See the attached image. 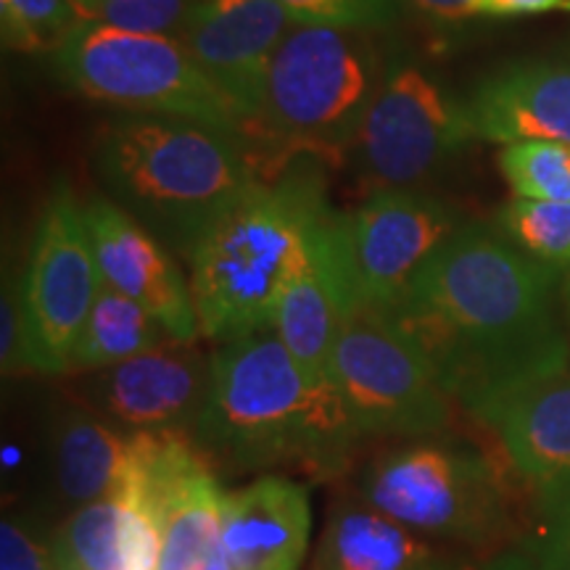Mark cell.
<instances>
[{"label":"cell","mask_w":570,"mask_h":570,"mask_svg":"<svg viewBox=\"0 0 570 570\" xmlns=\"http://www.w3.org/2000/svg\"><path fill=\"white\" fill-rule=\"evenodd\" d=\"M428 17L446 21V24H460V21L479 19L475 13V0H412Z\"/></svg>","instance_id":"33"},{"label":"cell","mask_w":570,"mask_h":570,"mask_svg":"<svg viewBox=\"0 0 570 570\" xmlns=\"http://www.w3.org/2000/svg\"><path fill=\"white\" fill-rule=\"evenodd\" d=\"M80 21L69 0H0V32L11 51L51 56Z\"/></svg>","instance_id":"26"},{"label":"cell","mask_w":570,"mask_h":570,"mask_svg":"<svg viewBox=\"0 0 570 570\" xmlns=\"http://www.w3.org/2000/svg\"><path fill=\"white\" fill-rule=\"evenodd\" d=\"M198 0H98L90 21L127 32L177 38Z\"/></svg>","instance_id":"29"},{"label":"cell","mask_w":570,"mask_h":570,"mask_svg":"<svg viewBox=\"0 0 570 570\" xmlns=\"http://www.w3.org/2000/svg\"><path fill=\"white\" fill-rule=\"evenodd\" d=\"M499 173L515 198L570 202V142H510L499 151Z\"/></svg>","instance_id":"25"},{"label":"cell","mask_w":570,"mask_h":570,"mask_svg":"<svg viewBox=\"0 0 570 570\" xmlns=\"http://www.w3.org/2000/svg\"><path fill=\"white\" fill-rule=\"evenodd\" d=\"M135 433L82 402H63L48 420V465L56 494L71 510L125 494L132 479Z\"/></svg>","instance_id":"19"},{"label":"cell","mask_w":570,"mask_h":570,"mask_svg":"<svg viewBox=\"0 0 570 570\" xmlns=\"http://www.w3.org/2000/svg\"><path fill=\"white\" fill-rule=\"evenodd\" d=\"M460 227L458 209L423 190H377L346 214L327 209L317 223V244L344 315L394 304Z\"/></svg>","instance_id":"8"},{"label":"cell","mask_w":570,"mask_h":570,"mask_svg":"<svg viewBox=\"0 0 570 570\" xmlns=\"http://www.w3.org/2000/svg\"><path fill=\"white\" fill-rule=\"evenodd\" d=\"M19 283L38 370L67 375L71 348L104 281L85 206L63 180L42 206Z\"/></svg>","instance_id":"11"},{"label":"cell","mask_w":570,"mask_h":570,"mask_svg":"<svg viewBox=\"0 0 570 570\" xmlns=\"http://www.w3.org/2000/svg\"><path fill=\"white\" fill-rule=\"evenodd\" d=\"M85 219L104 285L146 306L177 341L202 336L190 281L161 240L109 196H92Z\"/></svg>","instance_id":"15"},{"label":"cell","mask_w":570,"mask_h":570,"mask_svg":"<svg viewBox=\"0 0 570 570\" xmlns=\"http://www.w3.org/2000/svg\"><path fill=\"white\" fill-rule=\"evenodd\" d=\"M502 458L531 489L570 481V367L520 386L479 417Z\"/></svg>","instance_id":"18"},{"label":"cell","mask_w":570,"mask_h":570,"mask_svg":"<svg viewBox=\"0 0 570 570\" xmlns=\"http://www.w3.org/2000/svg\"><path fill=\"white\" fill-rule=\"evenodd\" d=\"M499 230L533 259L570 269V202L512 198L499 212Z\"/></svg>","instance_id":"24"},{"label":"cell","mask_w":570,"mask_h":570,"mask_svg":"<svg viewBox=\"0 0 570 570\" xmlns=\"http://www.w3.org/2000/svg\"><path fill=\"white\" fill-rule=\"evenodd\" d=\"M436 550L360 494H344L327 512L312 570H431Z\"/></svg>","instance_id":"21"},{"label":"cell","mask_w":570,"mask_h":570,"mask_svg":"<svg viewBox=\"0 0 570 570\" xmlns=\"http://www.w3.org/2000/svg\"><path fill=\"white\" fill-rule=\"evenodd\" d=\"M431 570H458V568H449V566H444V562H441V566H436V568H431Z\"/></svg>","instance_id":"37"},{"label":"cell","mask_w":570,"mask_h":570,"mask_svg":"<svg viewBox=\"0 0 570 570\" xmlns=\"http://www.w3.org/2000/svg\"><path fill=\"white\" fill-rule=\"evenodd\" d=\"M53 547L63 570H156L159 560L154 520L127 491L71 510Z\"/></svg>","instance_id":"22"},{"label":"cell","mask_w":570,"mask_h":570,"mask_svg":"<svg viewBox=\"0 0 570 570\" xmlns=\"http://www.w3.org/2000/svg\"><path fill=\"white\" fill-rule=\"evenodd\" d=\"M92 164L114 202L183 256L262 180L246 140L154 114L106 125Z\"/></svg>","instance_id":"3"},{"label":"cell","mask_w":570,"mask_h":570,"mask_svg":"<svg viewBox=\"0 0 570 570\" xmlns=\"http://www.w3.org/2000/svg\"><path fill=\"white\" fill-rule=\"evenodd\" d=\"M327 375L365 439L444 436L452 423V399L375 309L346 312Z\"/></svg>","instance_id":"9"},{"label":"cell","mask_w":570,"mask_h":570,"mask_svg":"<svg viewBox=\"0 0 570 570\" xmlns=\"http://www.w3.org/2000/svg\"><path fill=\"white\" fill-rule=\"evenodd\" d=\"M562 304H566V323L570 338V269H566V281H562Z\"/></svg>","instance_id":"36"},{"label":"cell","mask_w":570,"mask_h":570,"mask_svg":"<svg viewBox=\"0 0 570 570\" xmlns=\"http://www.w3.org/2000/svg\"><path fill=\"white\" fill-rule=\"evenodd\" d=\"M296 24L373 32L396 21L394 0H277Z\"/></svg>","instance_id":"28"},{"label":"cell","mask_w":570,"mask_h":570,"mask_svg":"<svg viewBox=\"0 0 570 570\" xmlns=\"http://www.w3.org/2000/svg\"><path fill=\"white\" fill-rule=\"evenodd\" d=\"M317 223L296 248L288 275L281 285L273 331L306 375L315 381H331L327 370H331V354L336 346L341 320H344V302H341L331 267L320 252Z\"/></svg>","instance_id":"20"},{"label":"cell","mask_w":570,"mask_h":570,"mask_svg":"<svg viewBox=\"0 0 570 570\" xmlns=\"http://www.w3.org/2000/svg\"><path fill=\"white\" fill-rule=\"evenodd\" d=\"M71 6H75L77 11H80V17L82 19H92V13H96V6H98V0H69Z\"/></svg>","instance_id":"35"},{"label":"cell","mask_w":570,"mask_h":570,"mask_svg":"<svg viewBox=\"0 0 570 570\" xmlns=\"http://www.w3.org/2000/svg\"><path fill=\"white\" fill-rule=\"evenodd\" d=\"M483 570H539L537 562H533L523 550L518 552H499L497 558H491Z\"/></svg>","instance_id":"34"},{"label":"cell","mask_w":570,"mask_h":570,"mask_svg":"<svg viewBox=\"0 0 570 570\" xmlns=\"http://www.w3.org/2000/svg\"><path fill=\"white\" fill-rule=\"evenodd\" d=\"M325 204L315 175L259 180L185 256L202 336L217 344L273 327L281 285Z\"/></svg>","instance_id":"4"},{"label":"cell","mask_w":570,"mask_h":570,"mask_svg":"<svg viewBox=\"0 0 570 570\" xmlns=\"http://www.w3.org/2000/svg\"><path fill=\"white\" fill-rule=\"evenodd\" d=\"M566 3L568 0H475V13L479 19H518L566 9Z\"/></svg>","instance_id":"32"},{"label":"cell","mask_w":570,"mask_h":570,"mask_svg":"<svg viewBox=\"0 0 570 570\" xmlns=\"http://www.w3.org/2000/svg\"><path fill=\"white\" fill-rule=\"evenodd\" d=\"M190 436L217 468H285L312 481L346 473L365 439L336 386L306 375L273 327L217 344L209 396Z\"/></svg>","instance_id":"2"},{"label":"cell","mask_w":570,"mask_h":570,"mask_svg":"<svg viewBox=\"0 0 570 570\" xmlns=\"http://www.w3.org/2000/svg\"><path fill=\"white\" fill-rule=\"evenodd\" d=\"M177 341L146 306L101 285L69 356V373H96ZM67 373V375H69Z\"/></svg>","instance_id":"23"},{"label":"cell","mask_w":570,"mask_h":570,"mask_svg":"<svg viewBox=\"0 0 570 570\" xmlns=\"http://www.w3.org/2000/svg\"><path fill=\"white\" fill-rule=\"evenodd\" d=\"M294 24L277 0H198L177 40L252 130L269 61Z\"/></svg>","instance_id":"14"},{"label":"cell","mask_w":570,"mask_h":570,"mask_svg":"<svg viewBox=\"0 0 570 570\" xmlns=\"http://www.w3.org/2000/svg\"><path fill=\"white\" fill-rule=\"evenodd\" d=\"M566 269L533 259L497 227L468 223L381 312L439 386L479 417L489 404L570 367Z\"/></svg>","instance_id":"1"},{"label":"cell","mask_w":570,"mask_h":570,"mask_svg":"<svg viewBox=\"0 0 570 570\" xmlns=\"http://www.w3.org/2000/svg\"><path fill=\"white\" fill-rule=\"evenodd\" d=\"M127 494L159 533L156 570H233L223 541L225 491L190 433H135Z\"/></svg>","instance_id":"12"},{"label":"cell","mask_w":570,"mask_h":570,"mask_svg":"<svg viewBox=\"0 0 570 570\" xmlns=\"http://www.w3.org/2000/svg\"><path fill=\"white\" fill-rule=\"evenodd\" d=\"M523 552L539 570H570V481L533 489Z\"/></svg>","instance_id":"27"},{"label":"cell","mask_w":570,"mask_h":570,"mask_svg":"<svg viewBox=\"0 0 570 570\" xmlns=\"http://www.w3.org/2000/svg\"><path fill=\"white\" fill-rule=\"evenodd\" d=\"M473 140L460 101L415 63L383 77L352 146L356 173L375 190H417Z\"/></svg>","instance_id":"10"},{"label":"cell","mask_w":570,"mask_h":570,"mask_svg":"<svg viewBox=\"0 0 570 570\" xmlns=\"http://www.w3.org/2000/svg\"><path fill=\"white\" fill-rule=\"evenodd\" d=\"M370 32L294 24L269 61L248 146L277 154L352 151L386 67Z\"/></svg>","instance_id":"5"},{"label":"cell","mask_w":570,"mask_h":570,"mask_svg":"<svg viewBox=\"0 0 570 570\" xmlns=\"http://www.w3.org/2000/svg\"><path fill=\"white\" fill-rule=\"evenodd\" d=\"M473 138L510 146L570 142V63L520 61L483 77L460 98Z\"/></svg>","instance_id":"16"},{"label":"cell","mask_w":570,"mask_h":570,"mask_svg":"<svg viewBox=\"0 0 570 570\" xmlns=\"http://www.w3.org/2000/svg\"><path fill=\"white\" fill-rule=\"evenodd\" d=\"M0 370L3 377L40 373L24 304H21V283L11 275L3 277V296H0Z\"/></svg>","instance_id":"30"},{"label":"cell","mask_w":570,"mask_h":570,"mask_svg":"<svg viewBox=\"0 0 570 570\" xmlns=\"http://www.w3.org/2000/svg\"><path fill=\"white\" fill-rule=\"evenodd\" d=\"M309 529V494L281 473L223 499V541L233 570H302Z\"/></svg>","instance_id":"17"},{"label":"cell","mask_w":570,"mask_h":570,"mask_svg":"<svg viewBox=\"0 0 570 570\" xmlns=\"http://www.w3.org/2000/svg\"><path fill=\"white\" fill-rule=\"evenodd\" d=\"M51 63L63 85L90 101L188 119L248 142L246 114L204 75L177 38L82 19L51 53Z\"/></svg>","instance_id":"7"},{"label":"cell","mask_w":570,"mask_h":570,"mask_svg":"<svg viewBox=\"0 0 570 570\" xmlns=\"http://www.w3.org/2000/svg\"><path fill=\"white\" fill-rule=\"evenodd\" d=\"M356 494L420 537L489 550L520 529L504 468L475 446L441 436L383 449L356 479Z\"/></svg>","instance_id":"6"},{"label":"cell","mask_w":570,"mask_h":570,"mask_svg":"<svg viewBox=\"0 0 570 570\" xmlns=\"http://www.w3.org/2000/svg\"><path fill=\"white\" fill-rule=\"evenodd\" d=\"M0 570H63L53 537L48 539L30 520L6 515L0 523Z\"/></svg>","instance_id":"31"},{"label":"cell","mask_w":570,"mask_h":570,"mask_svg":"<svg viewBox=\"0 0 570 570\" xmlns=\"http://www.w3.org/2000/svg\"><path fill=\"white\" fill-rule=\"evenodd\" d=\"M214 352L169 341L119 365L82 373L88 404L130 433H194L212 389Z\"/></svg>","instance_id":"13"}]
</instances>
